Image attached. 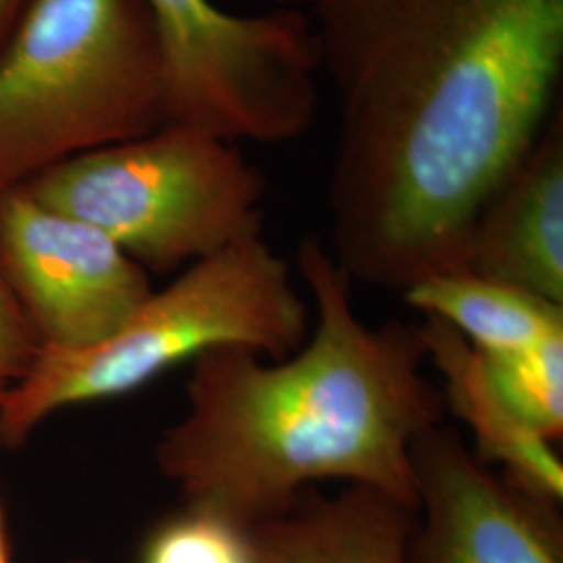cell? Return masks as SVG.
I'll list each match as a JSON object with an SVG mask.
<instances>
[{
	"mask_svg": "<svg viewBox=\"0 0 563 563\" xmlns=\"http://www.w3.org/2000/svg\"><path fill=\"white\" fill-rule=\"evenodd\" d=\"M514 411L547 441L563 434V336L507 355H484Z\"/></svg>",
	"mask_w": 563,
	"mask_h": 563,
	"instance_id": "cell-13",
	"label": "cell"
},
{
	"mask_svg": "<svg viewBox=\"0 0 563 563\" xmlns=\"http://www.w3.org/2000/svg\"><path fill=\"white\" fill-rule=\"evenodd\" d=\"M426 357L443 378L446 411L462 420L474 439V455L497 463L505 476L553 504L563 499V463L553 443L532 430L505 401L483 353L449 323L423 316Z\"/></svg>",
	"mask_w": 563,
	"mask_h": 563,
	"instance_id": "cell-11",
	"label": "cell"
},
{
	"mask_svg": "<svg viewBox=\"0 0 563 563\" xmlns=\"http://www.w3.org/2000/svg\"><path fill=\"white\" fill-rule=\"evenodd\" d=\"M311 325L290 265L263 232L251 234L153 288L111 339L80 351H44L0 407V441L18 449L63 409L136 393L218 346L278 362L301 349Z\"/></svg>",
	"mask_w": 563,
	"mask_h": 563,
	"instance_id": "cell-3",
	"label": "cell"
},
{
	"mask_svg": "<svg viewBox=\"0 0 563 563\" xmlns=\"http://www.w3.org/2000/svg\"><path fill=\"white\" fill-rule=\"evenodd\" d=\"M167 120L162 41L142 0H30L0 48V195Z\"/></svg>",
	"mask_w": 563,
	"mask_h": 563,
	"instance_id": "cell-4",
	"label": "cell"
},
{
	"mask_svg": "<svg viewBox=\"0 0 563 563\" xmlns=\"http://www.w3.org/2000/svg\"><path fill=\"white\" fill-rule=\"evenodd\" d=\"M416 511L367 486L336 495L305 490L276 518L255 523V563H409Z\"/></svg>",
	"mask_w": 563,
	"mask_h": 563,
	"instance_id": "cell-10",
	"label": "cell"
},
{
	"mask_svg": "<svg viewBox=\"0 0 563 563\" xmlns=\"http://www.w3.org/2000/svg\"><path fill=\"white\" fill-rule=\"evenodd\" d=\"M2 449H4V446H2V441H0V451H2Z\"/></svg>",
	"mask_w": 563,
	"mask_h": 563,
	"instance_id": "cell-20",
	"label": "cell"
},
{
	"mask_svg": "<svg viewBox=\"0 0 563 563\" xmlns=\"http://www.w3.org/2000/svg\"><path fill=\"white\" fill-rule=\"evenodd\" d=\"M0 274L44 351L111 339L153 292L151 274L107 234L21 186L0 195Z\"/></svg>",
	"mask_w": 563,
	"mask_h": 563,
	"instance_id": "cell-7",
	"label": "cell"
},
{
	"mask_svg": "<svg viewBox=\"0 0 563 563\" xmlns=\"http://www.w3.org/2000/svg\"><path fill=\"white\" fill-rule=\"evenodd\" d=\"M69 563H97V562H92V560H74V562H69Z\"/></svg>",
	"mask_w": 563,
	"mask_h": 563,
	"instance_id": "cell-19",
	"label": "cell"
},
{
	"mask_svg": "<svg viewBox=\"0 0 563 563\" xmlns=\"http://www.w3.org/2000/svg\"><path fill=\"white\" fill-rule=\"evenodd\" d=\"M21 188L101 230L148 274L181 272L263 230L262 172L234 142L184 123L57 163Z\"/></svg>",
	"mask_w": 563,
	"mask_h": 563,
	"instance_id": "cell-5",
	"label": "cell"
},
{
	"mask_svg": "<svg viewBox=\"0 0 563 563\" xmlns=\"http://www.w3.org/2000/svg\"><path fill=\"white\" fill-rule=\"evenodd\" d=\"M44 353L41 339L0 274V407Z\"/></svg>",
	"mask_w": 563,
	"mask_h": 563,
	"instance_id": "cell-15",
	"label": "cell"
},
{
	"mask_svg": "<svg viewBox=\"0 0 563 563\" xmlns=\"http://www.w3.org/2000/svg\"><path fill=\"white\" fill-rule=\"evenodd\" d=\"M330 255L405 292L463 272L484 209L562 104L563 0H323Z\"/></svg>",
	"mask_w": 563,
	"mask_h": 563,
	"instance_id": "cell-1",
	"label": "cell"
},
{
	"mask_svg": "<svg viewBox=\"0 0 563 563\" xmlns=\"http://www.w3.org/2000/svg\"><path fill=\"white\" fill-rule=\"evenodd\" d=\"M297 269L313 302L309 339L278 362L242 346L199 355L186 411L155 444L157 470L188 504L242 528L320 483L367 486L416 511L411 446L446 418L420 323L363 322L353 282L313 236Z\"/></svg>",
	"mask_w": 563,
	"mask_h": 563,
	"instance_id": "cell-2",
	"label": "cell"
},
{
	"mask_svg": "<svg viewBox=\"0 0 563 563\" xmlns=\"http://www.w3.org/2000/svg\"><path fill=\"white\" fill-rule=\"evenodd\" d=\"M139 563H255L249 530L201 505L157 523L142 544Z\"/></svg>",
	"mask_w": 563,
	"mask_h": 563,
	"instance_id": "cell-14",
	"label": "cell"
},
{
	"mask_svg": "<svg viewBox=\"0 0 563 563\" xmlns=\"http://www.w3.org/2000/svg\"><path fill=\"white\" fill-rule=\"evenodd\" d=\"M30 0H0V48L15 30Z\"/></svg>",
	"mask_w": 563,
	"mask_h": 563,
	"instance_id": "cell-16",
	"label": "cell"
},
{
	"mask_svg": "<svg viewBox=\"0 0 563 563\" xmlns=\"http://www.w3.org/2000/svg\"><path fill=\"white\" fill-rule=\"evenodd\" d=\"M409 563H563L558 505L499 476L444 423L411 446Z\"/></svg>",
	"mask_w": 563,
	"mask_h": 563,
	"instance_id": "cell-8",
	"label": "cell"
},
{
	"mask_svg": "<svg viewBox=\"0 0 563 563\" xmlns=\"http://www.w3.org/2000/svg\"><path fill=\"white\" fill-rule=\"evenodd\" d=\"M463 272L563 305V109L476 223Z\"/></svg>",
	"mask_w": 563,
	"mask_h": 563,
	"instance_id": "cell-9",
	"label": "cell"
},
{
	"mask_svg": "<svg viewBox=\"0 0 563 563\" xmlns=\"http://www.w3.org/2000/svg\"><path fill=\"white\" fill-rule=\"evenodd\" d=\"M323 0H272L274 7H280V9H297V11H311L316 4H320Z\"/></svg>",
	"mask_w": 563,
	"mask_h": 563,
	"instance_id": "cell-18",
	"label": "cell"
},
{
	"mask_svg": "<svg viewBox=\"0 0 563 563\" xmlns=\"http://www.w3.org/2000/svg\"><path fill=\"white\" fill-rule=\"evenodd\" d=\"M0 563H13V560H11V544H9V530H7V514H4L2 499H0Z\"/></svg>",
	"mask_w": 563,
	"mask_h": 563,
	"instance_id": "cell-17",
	"label": "cell"
},
{
	"mask_svg": "<svg viewBox=\"0 0 563 563\" xmlns=\"http://www.w3.org/2000/svg\"><path fill=\"white\" fill-rule=\"evenodd\" d=\"M167 76V123L223 141L280 144L316 120L320 59L305 11L228 13L211 0H142Z\"/></svg>",
	"mask_w": 563,
	"mask_h": 563,
	"instance_id": "cell-6",
	"label": "cell"
},
{
	"mask_svg": "<svg viewBox=\"0 0 563 563\" xmlns=\"http://www.w3.org/2000/svg\"><path fill=\"white\" fill-rule=\"evenodd\" d=\"M422 316L453 325L483 355L520 353L563 336V305L472 272H449L402 292Z\"/></svg>",
	"mask_w": 563,
	"mask_h": 563,
	"instance_id": "cell-12",
	"label": "cell"
}]
</instances>
